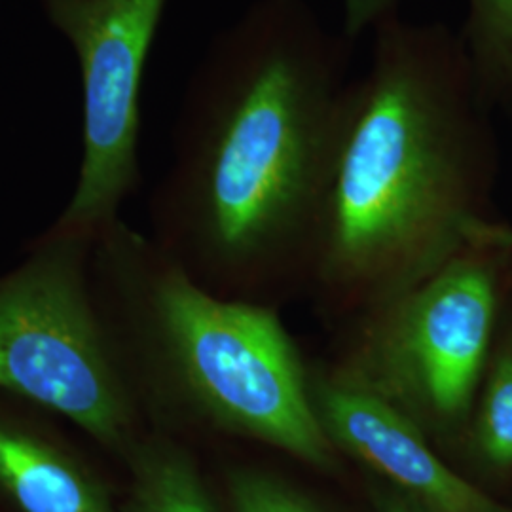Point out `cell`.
<instances>
[{
    "mask_svg": "<svg viewBox=\"0 0 512 512\" xmlns=\"http://www.w3.org/2000/svg\"><path fill=\"white\" fill-rule=\"evenodd\" d=\"M308 0H253L190 76L150 238L203 289L304 293L348 120L349 52Z\"/></svg>",
    "mask_w": 512,
    "mask_h": 512,
    "instance_id": "1",
    "label": "cell"
},
{
    "mask_svg": "<svg viewBox=\"0 0 512 512\" xmlns=\"http://www.w3.org/2000/svg\"><path fill=\"white\" fill-rule=\"evenodd\" d=\"M490 114L458 31L401 14L372 31L304 287L330 329L412 291L497 222Z\"/></svg>",
    "mask_w": 512,
    "mask_h": 512,
    "instance_id": "2",
    "label": "cell"
},
{
    "mask_svg": "<svg viewBox=\"0 0 512 512\" xmlns=\"http://www.w3.org/2000/svg\"><path fill=\"white\" fill-rule=\"evenodd\" d=\"M93 285L148 427L203 448L260 446L323 476L338 456L315 418L310 359L279 310L211 293L154 239L116 220Z\"/></svg>",
    "mask_w": 512,
    "mask_h": 512,
    "instance_id": "3",
    "label": "cell"
},
{
    "mask_svg": "<svg viewBox=\"0 0 512 512\" xmlns=\"http://www.w3.org/2000/svg\"><path fill=\"white\" fill-rule=\"evenodd\" d=\"M512 226H494L412 291L338 332L330 370L391 406L450 461L511 300Z\"/></svg>",
    "mask_w": 512,
    "mask_h": 512,
    "instance_id": "4",
    "label": "cell"
},
{
    "mask_svg": "<svg viewBox=\"0 0 512 512\" xmlns=\"http://www.w3.org/2000/svg\"><path fill=\"white\" fill-rule=\"evenodd\" d=\"M95 238L50 224L0 272V391L50 410L118 467L148 423L99 308Z\"/></svg>",
    "mask_w": 512,
    "mask_h": 512,
    "instance_id": "5",
    "label": "cell"
},
{
    "mask_svg": "<svg viewBox=\"0 0 512 512\" xmlns=\"http://www.w3.org/2000/svg\"><path fill=\"white\" fill-rule=\"evenodd\" d=\"M82 78V164L52 222L97 236L141 184V93L169 0H37Z\"/></svg>",
    "mask_w": 512,
    "mask_h": 512,
    "instance_id": "6",
    "label": "cell"
},
{
    "mask_svg": "<svg viewBox=\"0 0 512 512\" xmlns=\"http://www.w3.org/2000/svg\"><path fill=\"white\" fill-rule=\"evenodd\" d=\"M310 397L332 448L363 475L435 512H512L459 473L416 423L340 380L327 361H310Z\"/></svg>",
    "mask_w": 512,
    "mask_h": 512,
    "instance_id": "7",
    "label": "cell"
},
{
    "mask_svg": "<svg viewBox=\"0 0 512 512\" xmlns=\"http://www.w3.org/2000/svg\"><path fill=\"white\" fill-rule=\"evenodd\" d=\"M118 467L50 410L0 391V512H122Z\"/></svg>",
    "mask_w": 512,
    "mask_h": 512,
    "instance_id": "8",
    "label": "cell"
},
{
    "mask_svg": "<svg viewBox=\"0 0 512 512\" xmlns=\"http://www.w3.org/2000/svg\"><path fill=\"white\" fill-rule=\"evenodd\" d=\"M122 512H224L202 452L148 427L120 461Z\"/></svg>",
    "mask_w": 512,
    "mask_h": 512,
    "instance_id": "9",
    "label": "cell"
},
{
    "mask_svg": "<svg viewBox=\"0 0 512 512\" xmlns=\"http://www.w3.org/2000/svg\"><path fill=\"white\" fill-rule=\"evenodd\" d=\"M450 463L490 494V486L512 482V336L505 327Z\"/></svg>",
    "mask_w": 512,
    "mask_h": 512,
    "instance_id": "10",
    "label": "cell"
},
{
    "mask_svg": "<svg viewBox=\"0 0 512 512\" xmlns=\"http://www.w3.org/2000/svg\"><path fill=\"white\" fill-rule=\"evenodd\" d=\"M458 31L476 92L492 110L512 114V0H463Z\"/></svg>",
    "mask_w": 512,
    "mask_h": 512,
    "instance_id": "11",
    "label": "cell"
},
{
    "mask_svg": "<svg viewBox=\"0 0 512 512\" xmlns=\"http://www.w3.org/2000/svg\"><path fill=\"white\" fill-rule=\"evenodd\" d=\"M207 467L224 512H336L304 486L268 465L236 458L224 450Z\"/></svg>",
    "mask_w": 512,
    "mask_h": 512,
    "instance_id": "12",
    "label": "cell"
},
{
    "mask_svg": "<svg viewBox=\"0 0 512 512\" xmlns=\"http://www.w3.org/2000/svg\"><path fill=\"white\" fill-rule=\"evenodd\" d=\"M404 0H342V33L355 42L385 19L401 14Z\"/></svg>",
    "mask_w": 512,
    "mask_h": 512,
    "instance_id": "13",
    "label": "cell"
},
{
    "mask_svg": "<svg viewBox=\"0 0 512 512\" xmlns=\"http://www.w3.org/2000/svg\"><path fill=\"white\" fill-rule=\"evenodd\" d=\"M370 512H435L374 476L363 475Z\"/></svg>",
    "mask_w": 512,
    "mask_h": 512,
    "instance_id": "14",
    "label": "cell"
},
{
    "mask_svg": "<svg viewBox=\"0 0 512 512\" xmlns=\"http://www.w3.org/2000/svg\"><path fill=\"white\" fill-rule=\"evenodd\" d=\"M503 327L512 336V294L511 300H509V306H507V313H505V319H503Z\"/></svg>",
    "mask_w": 512,
    "mask_h": 512,
    "instance_id": "15",
    "label": "cell"
},
{
    "mask_svg": "<svg viewBox=\"0 0 512 512\" xmlns=\"http://www.w3.org/2000/svg\"><path fill=\"white\" fill-rule=\"evenodd\" d=\"M511 289H512V255H511ZM512 294V291H511Z\"/></svg>",
    "mask_w": 512,
    "mask_h": 512,
    "instance_id": "16",
    "label": "cell"
}]
</instances>
